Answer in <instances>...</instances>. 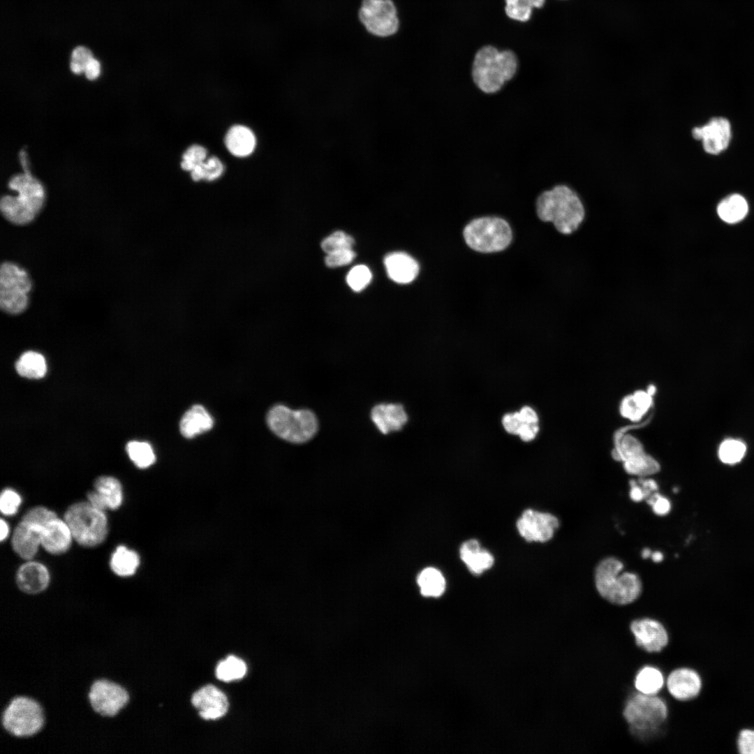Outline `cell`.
I'll return each instance as SVG.
<instances>
[{"instance_id": "6da1fadb", "label": "cell", "mask_w": 754, "mask_h": 754, "mask_svg": "<svg viewBox=\"0 0 754 754\" xmlns=\"http://www.w3.org/2000/svg\"><path fill=\"white\" fill-rule=\"evenodd\" d=\"M539 219L550 222L557 232L570 235L580 229L586 219V207L579 193L560 183L540 192L535 201Z\"/></svg>"}, {"instance_id": "7a4b0ae2", "label": "cell", "mask_w": 754, "mask_h": 754, "mask_svg": "<svg viewBox=\"0 0 754 754\" xmlns=\"http://www.w3.org/2000/svg\"><path fill=\"white\" fill-rule=\"evenodd\" d=\"M667 716V704L662 696L637 691L628 699L623 710L633 740L644 746L660 737Z\"/></svg>"}, {"instance_id": "3957f363", "label": "cell", "mask_w": 754, "mask_h": 754, "mask_svg": "<svg viewBox=\"0 0 754 754\" xmlns=\"http://www.w3.org/2000/svg\"><path fill=\"white\" fill-rule=\"evenodd\" d=\"M519 71L517 55L511 50L500 51L487 45L475 54L471 76L475 86L482 93L494 94L510 82Z\"/></svg>"}, {"instance_id": "277c9868", "label": "cell", "mask_w": 754, "mask_h": 754, "mask_svg": "<svg viewBox=\"0 0 754 754\" xmlns=\"http://www.w3.org/2000/svg\"><path fill=\"white\" fill-rule=\"evenodd\" d=\"M623 570L621 561L609 557L602 560L595 571V584L599 595L609 603L620 606L635 602L642 592L639 576Z\"/></svg>"}, {"instance_id": "5b68a950", "label": "cell", "mask_w": 754, "mask_h": 754, "mask_svg": "<svg viewBox=\"0 0 754 754\" xmlns=\"http://www.w3.org/2000/svg\"><path fill=\"white\" fill-rule=\"evenodd\" d=\"M8 186L17 191L18 195L1 198L0 209L3 216L15 225L31 223L44 203L45 192L42 184L31 173L24 172L12 177Z\"/></svg>"}, {"instance_id": "8992f818", "label": "cell", "mask_w": 754, "mask_h": 754, "mask_svg": "<svg viewBox=\"0 0 754 754\" xmlns=\"http://www.w3.org/2000/svg\"><path fill=\"white\" fill-rule=\"evenodd\" d=\"M267 423L277 436L293 443H303L313 438L318 429V419L309 409L292 410L279 404L267 415Z\"/></svg>"}, {"instance_id": "52a82bcc", "label": "cell", "mask_w": 754, "mask_h": 754, "mask_svg": "<svg viewBox=\"0 0 754 754\" xmlns=\"http://www.w3.org/2000/svg\"><path fill=\"white\" fill-rule=\"evenodd\" d=\"M64 519L71 530L74 540L82 547H96L103 543L108 535L105 511L96 508L87 501L70 505Z\"/></svg>"}, {"instance_id": "ba28073f", "label": "cell", "mask_w": 754, "mask_h": 754, "mask_svg": "<svg viewBox=\"0 0 754 754\" xmlns=\"http://www.w3.org/2000/svg\"><path fill=\"white\" fill-rule=\"evenodd\" d=\"M464 237L472 249L491 253L505 249L512 240L508 223L499 217L484 216L471 221L464 229Z\"/></svg>"}, {"instance_id": "9c48e42d", "label": "cell", "mask_w": 754, "mask_h": 754, "mask_svg": "<svg viewBox=\"0 0 754 754\" xmlns=\"http://www.w3.org/2000/svg\"><path fill=\"white\" fill-rule=\"evenodd\" d=\"M1 724L3 729L12 736H33L43 726V709L36 701L30 697H15L3 710Z\"/></svg>"}, {"instance_id": "30bf717a", "label": "cell", "mask_w": 754, "mask_h": 754, "mask_svg": "<svg viewBox=\"0 0 754 754\" xmlns=\"http://www.w3.org/2000/svg\"><path fill=\"white\" fill-rule=\"evenodd\" d=\"M31 287V279L24 269L13 263H3L0 268L1 309L11 315L24 311Z\"/></svg>"}, {"instance_id": "8fae6325", "label": "cell", "mask_w": 754, "mask_h": 754, "mask_svg": "<svg viewBox=\"0 0 754 754\" xmlns=\"http://www.w3.org/2000/svg\"><path fill=\"white\" fill-rule=\"evenodd\" d=\"M357 17L364 29L377 38L391 37L399 29L397 8L392 0H362Z\"/></svg>"}, {"instance_id": "7c38bea8", "label": "cell", "mask_w": 754, "mask_h": 754, "mask_svg": "<svg viewBox=\"0 0 754 754\" xmlns=\"http://www.w3.org/2000/svg\"><path fill=\"white\" fill-rule=\"evenodd\" d=\"M612 454L615 459L623 462L625 471L630 475L644 478L660 468L659 463L645 452L642 443L630 434L619 433Z\"/></svg>"}, {"instance_id": "4fadbf2b", "label": "cell", "mask_w": 754, "mask_h": 754, "mask_svg": "<svg viewBox=\"0 0 754 754\" xmlns=\"http://www.w3.org/2000/svg\"><path fill=\"white\" fill-rule=\"evenodd\" d=\"M88 697L93 710L105 717L117 715L129 700L128 693L124 687L107 679L94 681Z\"/></svg>"}, {"instance_id": "5bb4252c", "label": "cell", "mask_w": 754, "mask_h": 754, "mask_svg": "<svg viewBox=\"0 0 754 754\" xmlns=\"http://www.w3.org/2000/svg\"><path fill=\"white\" fill-rule=\"evenodd\" d=\"M630 629L636 645L649 653L660 652L670 641L666 627L655 618L644 616L635 619L630 622Z\"/></svg>"}, {"instance_id": "9a60e30c", "label": "cell", "mask_w": 754, "mask_h": 754, "mask_svg": "<svg viewBox=\"0 0 754 754\" xmlns=\"http://www.w3.org/2000/svg\"><path fill=\"white\" fill-rule=\"evenodd\" d=\"M516 526L521 536L526 541L545 542L552 538L559 522L550 513L527 509L523 512Z\"/></svg>"}, {"instance_id": "2e32d148", "label": "cell", "mask_w": 754, "mask_h": 754, "mask_svg": "<svg viewBox=\"0 0 754 754\" xmlns=\"http://www.w3.org/2000/svg\"><path fill=\"white\" fill-rule=\"evenodd\" d=\"M692 137L701 140L705 152L718 154L728 147L732 133L730 121L724 117H714L702 126L694 127Z\"/></svg>"}, {"instance_id": "e0dca14e", "label": "cell", "mask_w": 754, "mask_h": 754, "mask_svg": "<svg viewBox=\"0 0 754 754\" xmlns=\"http://www.w3.org/2000/svg\"><path fill=\"white\" fill-rule=\"evenodd\" d=\"M666 690L676 700L687 701L700 693L702 681L695 670L688 667H677L666 677Z\"/></svg>"}, {"instance_id": "ac0fdd59", "label": "cell", "mask_w": 754, "mask_h": 754, "mask_svg": "<svg viewBox=\"0 0 754 754\" xmlns=\"http://www.w3.org/2000/svg\"><path fill=\"white\" fill-rule=\"evenodd\" d=\"M43 526L22 519L15 528L11 539L14 552L24 560H31L41 547Z\"/></svg>"}, {"instance_id": "d6986e66", "label": "cell", "mask_w": 754, "mask_h": 754, "mask_svg": "<svg viewBox=\"0 0 754 754\" xmlns=\"http://www.w3.org/2000/svg\"><path fill=\"white\" fill-rule=\"evenodd\" d=\"M191 702L205 720H216L228 711L229 703L226 695L213 685H207L197 690Z\"/></svg>"}, {"instance_id": "ffe728a7", "label": "cell", "mask_w": 754, "mask_h": 754, "mask_svg": "<svg viewBox=\"0 0 754 754\" xmlns=\"http://www.w3.org/2000/svg\"><path fill=\"white\" fill-rule=\"evenodd\" d=\"M73 539L71 530L64 519L54 517L43 526L41 547L48 553L58 555L66 552Z\"/></svg>"}, {"instance_id": "44dd1931", "label": "cell", "mask_w": 754, "mask_h": 754, "mask_svg": "<svg viewBox=\"0 0 754 754\" xmlns=\"http://www.w3.org/2000/svg\"><path fill=\"white\" fill-rule=\"evenodd\" d=\"M15 581L21 591L27 594H37L47 588L50 574L44 564L31 559L19 567Z\"/></svg>"}, {"instance_id": "7402d4cb", "label": "cell", "mask_w": 754, "mask_h": 754, "mask_svg": "<svg viewBox=\"0 0 754 754\" xmlns=\"http://www.w3.org/2000/svg\"><path fill=\"white\" fill-rule=\"evenodd\" d=\"M371 418L383 434L401 430L408 421V415L401 404H379L371 411Z\"/></svg>"}, {"instance_id": "603a6c76", "label": "cell", "mask_w": 754, "mask_h": 754, "mask_svg": "<svg viewBox=\"0 0 754 754\" xmlns=\"http://www.w3.org/2000/svg\"><path fill=\"white\" fill-rule=\"evenodd\" d=\"M384 264L390 279L398 283H411L419 272L417 261L404 252L389 253L385 257Z\"/></svg>"}, {"instance_id": "cb8c5ba5", "label": "cell", "mask_w": 754, "mask_h": 754, "mask_svg": "<svg viewBox=\"0 0 754 754\" xmlns=\"http://www.w3.org/2000/svg\"><path fill=\"white\" fill-rule=\"evenodd\" d=\"M213 424V418L207 411L202 405L196 404L184 414L179 429L184 437L192 438L210 430Z\"/></svg>"}, {"instance_id": "d4e9b609", "label": "cell", "mask_w": 754, "mask_h": 754, "mask_svg": "<svg viewBox=\"0 0 754 754\" xmlns=\"http://www.w3.org/2000/svg\"><path fill=\"white\" fill-rule=\"evenodd\" d=\"M459 556L468 570L474 575H480L490 568L494 561L493 556L480 547L475 539L464 542L459 549Z\"/></svg>"}, {"instance_id": "484cf974", "label": "cell", "mask_w": 754, "mask_h": 754, "mask_svg": "<svg viewBox=\"0 0 754 754\" xmlns=\"http://www.w3.org/2000/svg\"><path fill=\"white\" fill-rule=\"evenodd\" d=\"M225 144L228 151L236 156L249 155L256 146V138L247 127L235 125L231 127L225 137Z\"/></svg>"}, {"instance_id": "4316f807", "label": "cell", "mask_w": 754, "mask_h": 754, "mask_svg": "<svg viewBox=\"0 0 754 754\" xmlns=\"http://www.w3.org/2000/svg\"><path fill=\"white\" fill-rule=\"evenodd\" d=\"M653 397L647 390H637L626 396L620 404L621 415L633 422L640 420L652 406Z\"/></svg>"}, {"instance_id": "83f0119b", "label": "cell", "mask_w": 754, "mask_h": 754, "mask_svg": "<svg viewBox=\"0 0 754 754\" xmlns=\"http://www.w3.org/2000/svg\"><path fill=\"white\" fill-rule=\"evenodd\" d=\"M666 677L657 667L646 665L637 672L634 686L637 692L645 695H658L665 688Z\"/></svg>"}, {"instance_id": "f1b7e54d", "label": "cell", "mask_w": 754, "mask_h": 754, "mask_svg": "<svg viewBox=\"0 0 754 754\" xmlns=\"http://www.w3.org/2000/svg\"><path fill=\"white\" fill-rule=\"evenodd\" d=\"M140 564L138 554L124 545H119L112 552L110 566L117 576L129 577L135 573Z\"/></svg>"}, {"instance_id": "f546056e", "label": "cell", "mask_w": 754, "mask_h": 754, "mask_svg": "<svg viewBox=\"0 0 754 754\" xmlns=\"http://www.w3.org/2000/svg\"><path fill=\"white\" fill-rule=\"evenodd\" d=\"M94 489L105 501L108 510L118 509L123 503V489L120 482L112 476H100L94 482Z\"/></svg>"}, {"instance_id": "4dcf8cb0", "label": "cell", "mask_w": 754, "mask_h": 754, "mask_svg": "<svg viewBox=\"0 0 754 754\" xmlns=\"http://www.w3.org/2000/svg\"><path fill=\"white\" fill-rule=\"evenodd\" d=\"M748 205L739 194H732L722 200L717 207L719 217L725 222L734 223L741 221L747 214Z\"/></svg>"}, {"instance_id": "1f68e13d", "label": "cell", "mask_w": 754, "mask_h": 754, "mask_svg": "<svg viewBox=\"0 0 754 754\" xmlns=\"http://www.w3.org/2000/svg\"><path fill=\"white\" fill-rule=\"evenodd\" d=\"M15 369L21 376L38 379L45 375L47 365L41 354L34 351H27L16 362Z\"/></svg>"}, {"instance_id": "d6a6232c", "label": "cell", "mask_w": 754, "mask_h": 754, "mask_svg": "<svg viewBox=\"0 0 754 754\" xmlns=\"http://www.w3.org/2000/svg\"><path fill=\"white\" fill-rule=\"evenodd\" d=\"M417 581L424 596L438 597L445 591V579L442 573L435 568H424L419 574Z\"/></svg>"}, {"instance_id": "836d02e7", "label": "cell", "mask_w": 754, "mask_h": 754, "mask_svg": "<svg viewBox=\"0 0 754 754\" xmlns=\"http://www.w3.org/2000/svg\"><path fill=\"white\" fill-rule=\"evenodd\" d=\"M246 670L244 661L231 655L219 663L216 668V676L221 681L229 682L243 678Z\"/></svg>"}, {"instance_id": "e575fe53", "label": "cell", "mask_w": 754, "mask_h": 754, "mask_svg": "<svg viewBox=\"0 0 754 754\" xmlns=\"http://www.w3.org/2000/svg\"><path fill=\"white\" fill-rule=\"evenodd\" d=\"M126 450L131 460L140 468H148L155 462L156 456L148 443L132 441L127 443Z\"/></svg>"}, {"instance_id": "d590c367", "label": "cell", "mask_w": 754, "mask_h": 754, "mask_svg": "<svg viewBox=\"0 0 754 754\" xmlns=\"http://www.w3.org/2000/svg\"><path fill=\"white\" fill-rule=\"evenodd\" d=\"M505 13L511 19L520 21H528L532 13L533 8H542L545 0H505Z\"/></svg>"}, {"instance_id": "8d00e7d4", "label": "cell", "mask_w": 754, "mask_h": 754, "mask_svg": "<svg viewBox=\"0 0 754 754\" xmlns=\"http://www.w3.org/2000/svg\"><path fill=\"white\" fill-rule=\"evenodd\" d=\"M223 172V165L221 161L216 156H212L197 165L191 171V176L195 182L201 179L213 181L219 178Z\"/></svg>"}, {"instance_id": "74e56055", "label": "cell", "mask_w": 754, "mask_h": 754, "mask_svg": "<svg viewBox=\"0 0 754 754\" xmlns=\"http://www.w3.org/2000/svg\"><path fill=\"white\" fill-rule=\"evenodd\" d=\"M746 450V447L741 441L726 439L719 447L718 457L723 463L734 464L742 459Z\"/></svg>"}, {"instance_id": "f35d334b", "label": "cell", "mask_w": 754, "mask_h": 754, "mask_svg": "<svg viewBox=\"0 0 754 754\" xmlns=\"http://www.w3.org/2000/svg\"><path fill=\"white\" fill-rule=\"evenodd\" d=\"M354 244L353 237L343 231H336L326 237L321 242V248L327 254L338 251L352 249Z\"/></svg>"}, {"instance_id": "ab89813d", "label": "cell", "mask_w": 754, "mask_h": 754, "mask_svg": "<svg viewBox=\"0 0 754 754\" xmlns=\"http://www.w3.org/2000/svg\"><path fill=\"white\" fill-rule=\"evenodd\" d=\"M94 57L91 50L83 45H75L71 52L69 68L75 74L84 73L89 61Z\"/></svg>"}, {"instance_id": "60d3db41", "label": "cell", "mask_w": 754, "mask_h": 754, "mask_svg": "<svg viewBox=\"0 0 754 754\" xmlns=\"http://www.w3.org/2000/svg\"><path fill=\"white\" fill-rule=\"evenodd\" d=\"M371 280V272L365 265L353 267L348 273L346 281L354 291L363 290Z\"/></svg>"}, {"instance_id": "b9f144b4", "label": "cell", "mask_w": 754, "mask_h": 754, "mask_svg": "<svg viewBox=\"0 0 754 754\" xmlns=\"http://www.w3.org/2000/svg\"><path fill=\"white\" fill-rule=\"evenodd\" d=\"M22 503L20 495L10 488L1 491L0 496V510L6 516H13L17 513Z\"/></svg>"}, {"instance_id": "7bdbcfd3", "label": "cell", "mask_w": 754, "mask_h": 754, "mask_svg": "<svg viewBox=\"0 0 754 754\" xmlns=\"http://www.w3.org/2000/svg\"><path fill=\"white\" fill-rule=\"evenodd\" d=\"M206 157L207 150L200 145H193L184 153L181 167L183 170L191 172L197 165L204 161Z\"/></svg>"}, {"instance_id": "ee69618b", "label": "cell", "mask_w": 754, "mask_h": 754, "mask_svg": "<svg viewBox=\"0 0 754 754\" xmlns=\"http://www.w3.org/2000/svg\"><path fill=\"white\" fill-rule=\"evenodd\" d=\"M56 516L57 515L54 511L38 505L29 509L23 515L22 519L43 526Z\"/></svg>"}, {"instance_id": "f6af8a7d", "label": "cell", "mask_w": 754, "mask_h": 754, "mask_svg": "<svg viewBox=\"0 0 754 754\" xmlns=\"http://www.w3.org/2000/svg\"><path fill=\"white\" fill-rule=\"evenodd\" d=\"M355 257L352 249H346L327 254L325 261L329 267H335L349 264Z\"/></svg>"}, {"instance_id": "bcb514c9", "label": "cell", "mask_w": 754, "mask_h": 754, "mask_svg": "<svg viewBox=\"0 0 754 754\" xmlns=\"http://www.w3.org/2000/svg\"><path fill=\"white\" fill-rule=\"evenodd\" d=\"M647 503L652 507L653 512L659 516L667 515L671 510V503L669 499L657 491L647 498Z\"/></svg>"}, {"instance_id": "7dc6e473", "label": "cell", "mask_w": 754, "mask_h": 754, "mask_svg": "<svg viewBox=\"0 0 754 754\" xmlns=\"http://www.w3.org/2000/svg\"><path fill=\"white\" fill-rule=\"evenodd\" d=\"M738 748L742 754H754V730H744L740 732Z\"/></svg>"}, {"instance_id": "c3c4849f", "label": "cell", "mask_w": 754, "mask_h": 754, "mask_svg": "<svg viewBox=\"0 0 754 754\" xmlns=\"http://www.w3.org/2000/svg\"><path fill=\"white\" fill-rule=\"evenodd\" d=\"M502 423L508 433L515 435H518L520 427L524 424L519 412L505 414L502 419Z\"/></svg>"}, {"instance_id": "681fc988", "label": "cell", "mask_w": 754, "mask_h": 754, "mask_svg": "<svg viewBox=\"0 0 754 754\" xmlns=\"http://www.w3.org/2000/svg\"><path fill=\"white\" fill-rule=\"evenodd\" d=\"M539 431L538 424H525L524 423L518 433V436L524 441H531L533 440Z\"/></svg>"}, {"instance_id": "f907efd6", "label": "cell", "mask_w": 754, "mask_h": 754, "mask_svg": "<svg viewBox=\"0 0 754 754\" xmlns=\"http://www.w3.org/2000/svg\"><path fill=\"white\" fill-rule=\"evenodd\" d=\"M84 73L89 80L97 78L101 73V64L98 60L93 57L87 64Z\"/></svg>"}, {"instance_id": "816d5d0a", "label": "cell", "mask_w": 754, "mask_h": 754, "mask_svg": "<svg viewBox=\"0 0 754 754\" xmlns=\"http://www.w3.org/2000/svg\"><path fill=\"white\" fill-rule=\"evenodd\" d=\"M520 418L523 423L525 424H537L538 423V417L536 412L529 406H524L520 411H519Z\"/></svg>"}, {"instance_id": "f5cc1de1", "label": "cell", "mask_w": 754, "mask_h": 754, "mask_svg": "<svg viewBox=\"0 0 754 754\" xmlns=\"http://www.w3.org/2000/svg\"><path fill=\"white\" fill-rule=\"evenodd\" d=\"M87 498V501H89L93 506L96 507V508H98L103 511H106L107 510H108L105 501L98 494V492L96 491L95 489L94 491L88 492Z\"/></svg>"}, {"instance_id": "db71d44e", "label": "cell", "mask_w": 754, "mask_h": 754, "mask_svg": "<svg viewBox=\"0 0 754 754\" xmlns=\"http://www.w3.org/2000/svg\"><path fill=\"white\" fill-rule=\"evenodd\" d=\"M640 486L642 487L645 498H648L652 493L658 491V487L656 482L653 479L642 478L639 480Z\"/></svg>"}, {"instance_id": "11a10c76", "label": "cell", "mask_w": 754, "mask_h": 754, "mask_svg": "<svg viewBox=\"0 0 754 754\" xmlns=\"http://www.w3.org/2000/svg\"><path fill=\"white\" fill-rule=\"evenodd\" d=\"M630 497L632 501L635 502H640L645 498V494L642 487L640 485H637V482L631 480L630 482Z\"/></svg>"}, {"instance_id": "9f6ffc18", "label": "cell", "mask_w": 754, "mask_h": 754, "mask_svg": "<svg viewBox=\"0 0 754 754\" xmlns=\"http://www.w3.org/2000/svg\"><path fill=\"white\" fill-rule=\"evenodd\" d=\"M0 525H1L0 539H1V541L2 542V541H3L4 540H6L8 538V536L9 535V533H10V528H9V526H8V523L3 519H1Z\"/></svg>"}, {"instance_id": "6f0895ef", "label": "cell", "mask_w": 754, "mask_h": 754, "mask_svg": "<svg viewBox=\"0 0 754 754\" xmlns=\"http://www.w3.org/2000/svg\"><path fill=\"white\" fill-rule=\"evenodd\" d=\"M651 557L653 561L659 563L663 561V554L662 552L656 551L651 553Z\"/></svg>"}, {"instance_id": "680465c9", "label": "cell", "mask_w": 754, "mask_h": 754, "mask_svg": "<svg viewBox=\"0 0 754 754\" xmlns=\"http://www.w3.org/2000/svg\"><path fill=\"white\" fill-rule=\"evenodd\" d=\"M651 553L652 552H651V550L649 549L645 548L642 552V556L644 559H646V558L651 556Z\"/></svg>"}, {"instance_id": "91938a15", "label": "cell", "mask_w": 754, "mask_h": 754, "mask_svg": "<svg viewBox=\"0 0 754 754\" xmlns=\"http://www.w3.org/2000/svg\"><path fill=\"white\" fill-rule=\"evenodd\" d=\"M647 390V392H649V393L650 394H651L652 396H653V395L655 394L656 392V386H655V385H649V386L648 387V388H647V390Z\"/></svg>"}, {"instance_id": "94428289", "label": "cell", "mask_w": 754, "mask_h": 754, "mask_svg": "<svg viewBox=\"0 0 754 754\" xmlns=\"http://www.w3.org/2000/svg\"><path fill=\"white\" fill-rule=\"evenodd\" d=\"M572 709H573V705H572ZM573 713H574V709H573ZM574 717H575V714H574ZM575 725H576V722H575ZM576 726H577V725H576Z\"/></svg>"}]
</instances>
